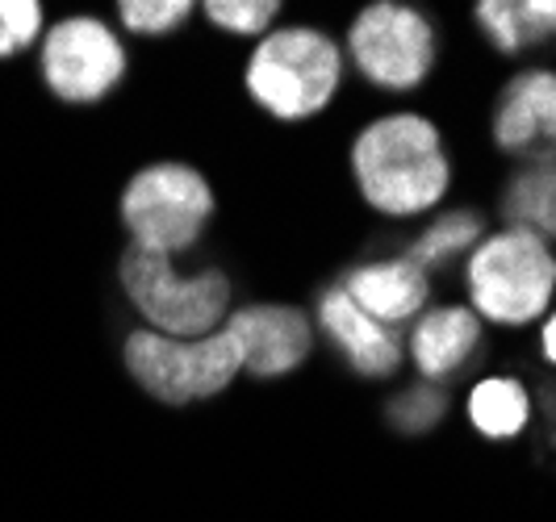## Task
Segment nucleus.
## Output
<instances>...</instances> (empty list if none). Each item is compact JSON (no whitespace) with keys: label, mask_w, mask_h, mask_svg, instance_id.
Wrapping results in <instances>:
<instances>
[{"label":"nucleus","mask_w":556,"mask_h":522,"mask_svg":"<svg viewBox=\"0 0 556 522\" xmlns=\"http://www.w3.org/2000/svg\"><path fill=\"white\" fill-rule=\"evenodd\" d=\"M277 13V0H214V4H205V17L230 34H264Z\"/></svg>","instance_id":"21"},{"label":"nucleus","mask_w":556,"mask_h":522,"mask_svg":"<svg viewBox=\"0 0 556 522\" xmlns=\"http://www.w3.org/2000/svg\"><path fill=\"white\" fill-rule=\"evenodd\" d=\"M352 302L361 305L368 318H377L381 327L410 322L418 309L427 305V272H418L410 259H377L364 264L339 284Z\"/></svg>","instance_id":"12"},{"label":"nucleus","mask_w":556,"mask_h":522,"mask_svg":"<svg viewBox=\"0 0 556 522\" xmlns=\"http://www.w3.org/2000/svg\"><path fill=\"white\" fill-rule=\"evenodd\" d=\"M477 239H481V214H473V209H452V214L435 218L418 234L406 259L415 264L418 272H427V268H440L447 259H456L460 251H469Z\"/></svg>","instance_id":"17"},{"label":"nucleus","mask_w":556,"mask_h":522,"mask_svg":"<svg viewBox=\"0 0 556 522\" xmlns=\"http://www.w3.org/2000/svg\"><path fill=\"white\" fill-rule=\"evenodd\" d=\"M444 410H447L444 393L431 385V381H422V385H410L406 393L393 397L390 422L397 431H406V435H422V431H431L444 418Z\"/></svg>","instance_id":"19"},{"label":"nucleus","mask_w":556,"mask_h":522,"mask_svg":"<svg viewBox=\"0 0 556 522\" xmlns=\"http://www.w3.org/2000/svg\"><path fill=\"white\" fill-rule=\"evenodd\" d=\"M42 38V4L38 0H0V59L29 51Z\"/></svg>","instance_id":"20"},{"label":"nucleus","mask_w":556,"mask_h":522,"mask_svg":"<svg viewBox=\"0 0 556 522\" xmlns=\"http://www.w3.org/2000/svg\"><path fill=\"white\" fill-rule=\"evenodd\" d=\"M223 330L239 347V364L243 372L273 381L293 372L314 347V330H309L306 314L293 305H248L226 314Z\"/></svg>","instance_id":"9"},{"label":"nucleus","mask_w":556,"mask_h":522,"mask_svg":"<svg viewBox=\"0 0 556 522\" xmlns=\"http://www.w3.org/2000/svg\"><path fill=\"white\" fill-rule=\"evenodd\" d=\"M469 418L485 440H515L531 418L528 389L510 377H490L469 393Z\"/></svg>","instance_id":"16"},{"label":"nucleus","mask_w":556,"mask_h":522,"mask_svg":"<svg viewBox=\"0 0 556 522\" xmlns=\"http://www.w3.org/2000/svg\"><path fill=\"white\" fill-rule=\"evenodd\" d=\"M544 418H548V435L556 440V385H544Z\"/></svg>","instance_id":"22"},{"label":"nucleus","mask_w":556,"mask_h":522,"mask_svg":"<svg viewBox=\"0 0 556 522\" xmlns=\"http://www.w3.org/2000/svg\"><path fill=\"white\" fill-rule=\"evenodd\" d=\"M348 55L372 88L410 92L431 76L435 29L427 22V13L397 4V0H381V4H368L352 22Z\"/></svg>","instance_id":"7"},{"label":"nucleus","mask_w":556,"mask_h":522,"mask_svg":"<svg viewBox=\"0 0 556 522\" xmlns=\"http://www.w3.org/2000/svg\"><path fill=\"white\" fill-rule=\"evenodd\" d=\"M214 218V193L189 164H151L135 171L122 193V226L130 247L155 255H180L201 239Z\"/></svg>","instance_id":"4"},{"label":"nucleus","mask_w":556,"mask_h":522,"mask_svg":"<svg viewBox=\"0 0 556 522\" xmlns=\"http://www.w3.org/2000/svg\"><path fill=\"white\" fill-rule=\"evenodd\" d=\"M502 218L510 230H528L535 239H556V155L531 160L502 196Z\"/></svg>","instance_id":"15"},{"label":"nucleus","mask_w":556,"mask_h":522,"mask_svg":"<svg viewBox=\"0 0 556 522\" xmlns=\"http://www.w3.org/2000/svg\"><path fill=\"white\" fill-rule=\"evenodd\" d=\"M343 80V55L323 29L285 26L260 38L248 59V92L280 122H306L331 105Z\"/></svg>","instance_id":"2"},{"label":"nucleus","mask_w":556,"mask_h":522,"mask_svg":"<svg viewBox=\"0 0 556 522\" xmlns=\"http://www.w3.org/2000/svg\"><path fill=\"white\" fill-rule=\"evenodd\" d=\"M469 293L481 318L502 327H528L556 293V259L544 239L506 230L485 239L469 259Z\"/></svg>","instance_id":"6"},{"label":"nucleus","mask_w":556,"mask_h":522,"mask_svg":"<svg viewBox=\"0 0 556 522\" xmlns=\"http://www.w3.org/2000/svg\"><path fill=\"white\" fill-rule=\"evenodd\" d=\"M477 343H481V322L473 309H460V305L431 309L410 330V356L427 381H444L452 372H460L473 359Z\"/></svg>","instance_id":"13"},{"label":"nucleus","mask_w":556,"mask_h":522,"mask_svg":"<svg viewBox=\"0 0 556 522\" xmlns=\"http://www.w3.org/2000/svg\"><path fill=\"white\" fill-rule=\"evenodd\" d=\"M117 17L130 34L142 38H155V34H172L193 17V4L189 0H126L117 4Z\"/></svg>","instance_id":"18"},{"label":"nucleus","mask_w":556,"mask_h":522,"mask_svg":"<svg viewBox=\"0 0 556 522\" xmlns=\"http://www.w3.org/2000/svg\"><path fill=\"white\" fill-rule=\"evenodd\" d=\"M122 356L130 377L167 406L205 402L243 372L239 347L226 330H214L205 339H167L155 330H130Z\"/></svg>","instance_id":"5"},{"label":"nucleus","mask_w":556,"mask_h":522,"mask_svg":"<svg viewBox=\"0 0 556 522\" xmlns=\"http://www.w3.org/2000/svg\"><path fill=\"white\" fill-rule=\"evenodd\" d=\"M122 289L147 318V330L167 339H205L223 330L230 309V280L214 268L176 272L167 255L130 247L122 255Z\"/></svg>","instance_id":"3"},{"label":"nucleus","mask_w":556,"mask_h":522,"mask_svg":"<svg viewBox=\"0 0 556 522\" xmlns=\"http://www.w3.org/2000/svg\"><path fill=\"white\" fill-rule=\"evenodd\" d=\"M544 356H548V364H556V314L544 322Z\"/></svg>","instance_id":"23"},{"label":"nucleus","mask_w":556,"mask_h":522,"mask_svg":"<svg viewBox=\"0 0 556 522\" xmlns=\"http://www.w3.org/2000/svg\"><path fill=\"white\" fill-rule=\"evenodd\" d=\"M38 67L59 101L97 105L126 76V47L101 17L72 13L51 29H42Z\"/></svg>","instance_id":"8"},{"label":"nucleus","mask_w":556,"mask_h":522,"mask_svg":"<svg viewBox=\"0 0 556 522\" xmlns=\"http://www.w3.org/2000/svg\"><path fill=\"white\" fill-rule=\"evenodd\" d=\"M477 26L502 55H519L556 38V0H485L477 4Z\"/></svg>","instance_id":"14"},{"label":"nucleus","mask_w":556,"mask_h":522,"mask_svg":"<svg viewBox=\"0 0 556 522\" xmlns=\"http://www.w3.org/2000/svg\"><path fill=\"white\" fill-rule=\"evenodd\" d=\"M494 142L510 155H556V76L523 72L506 84L494 113Z\"/></svg>","instance_id":"10"},{"label":"nucleus","mask_w":556,"mask_h":522,"mask_svg":"<svg viewBox=\"0 0 556 522\" xmlns=\"http://www.w3.org/2000/svg\"><path fill=\"white\" fill-rule=\"evenodd\" d=\"M352 171L364 201L390 218L427 214L452 180L440 135L418 113H390L364 126L352 142Z\"/></svg>","instance_id":"1"},{"label":"nucleus","mask_w":556,"mask_h":522,"mask_svg":"<svg viewBox=\"0 0 556 522\" xmlns=\"http://www.w3.org/2000/svg\"><path fill=\"white\" fill-rule=\"evenodd\" d=\"M318 322L361 377H393L402 368V334L368 318L343 289H327L318 302Z\"/></svg>","instance_id":"11"}]
</instances>
